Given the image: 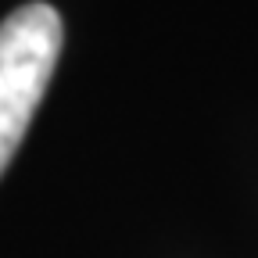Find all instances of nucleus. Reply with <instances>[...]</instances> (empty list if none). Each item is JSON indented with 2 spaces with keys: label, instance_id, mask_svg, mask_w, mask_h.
<instances>
[{
  "label": "nucleus",
  "instance_id": "f257e3e1",
  "mask_svg": "<svg viewBox=\"0 0 258 258\" xmlns=\"http://www.w3.org/2000/svg\"><path fill=\"white\" fill-rule=\"evenodd\" d=\"M61 54V18L47 4H25L0 22V176L36 115Z\"/></svg>",
  "mask_w": 258,
  "mask_h": 258
}]
</instances>
